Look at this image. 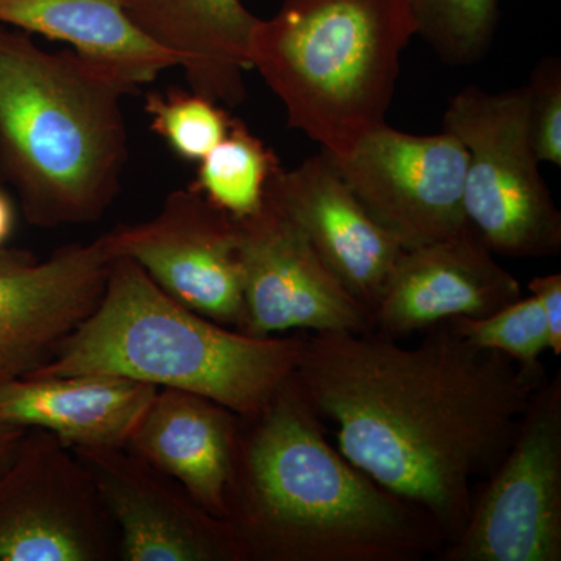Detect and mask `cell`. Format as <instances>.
Listing matches in <instances>:
<instances>
[{"instance_id":"obj_1","label":"cell","mask_w":561,"mask_h":561,"mask_svg":"<svg viewBox=\"0 0 561 561\" xmlns=\"http://www.w3.org/2000/svg\"><path fill=\"white\" fill-rule=\"evenodd\" d=\"M424 332L416 346L375 330L302 332L294 381L339 451L426 512L449 545L472 482L496 470L548 378L478 348L449 320Z\"/></svg>"},{"instance_id":"obj_2","label":"cell","mask_w":561,"mask_h":561,"mask_svg":"<svg viewBox=\"0 0 561 561\" xmlns=\"http://www.w3.org/2000/svg\"><path fill=\"white\" fill-rule=\"evenodd\" d=\"M227 507L243 561H421L446 545L426 512L331 445L294 376L239 416Z\"/></svg>"},{"instance_id":"obj_3","label":"cell","mask_w":561,"mask_h":561,"mask_svg":"<svg viewBox=\"0 0 561 561\" xmlns=\"http://www.w3.org/2000/svg\"><path fill=\"white\" fill-rule=\"evenodd\" d=\"M135 90L77 51L50 54L0 25V176L39 228L91 224L128 160L122 101Z\"/></svg>"},{"instance_id":"obj_4","label":"cell","mask_w":561,"mask_h":561,"mask_svg":"<svg viewBox=\"0 0 561 561\" xmlns=\"http://www.w3.org/2000/svg\"><path fill=\"white\" fill-rule=\"evenodd\" d=\"M301 350L302 332L253 337L224 327L173 300L136 262L114 257L94 311L28 376H122L247 416L290 381Z\"/></svg>"},{"instance_id":"obj_5","label":"cell","mask_w":561,"mask_h":561,"mask_svg":"<svg viewBox=\"0 0 561 561\" xmlns=\"http://www.w3.org/2000/svg\"><path fill=\"white\" fill-rule=\"evenodd\" d=\"M415 35L412 0H286L256 28L251 69L294 130L343 160L387 124L401 55Z\"/></svg>"},{"instance_id":"obj_6","label":"cell","mask_w":561,"mask_h":561,"mask_svg":"<svg viewBox=\"0 0 561 561\" xmlns=\"http://www.w3.org/2000/svg\"><path fill=\"white\" fill-rule=\"evenodd\" d=\"M527 88H463L443 131L467 150L465 216L494 254L541 260L560 253L561 214L542 179L529 128Z\"/></svg>"},{"instance_id":"obj_7","label":"cell","mask_w":561,"mask_h":561,"mask_svg":"<svg viewBox=\"0 0 561 561\" xmlns=\"http://www.w3.org/2000/svg\"><path fill=\"white\" fill-rule=\"evenodd\" d=\"M440 561H561V373L546 379L511 448Z\"/></svg>"},{"instance_id":"obj_8","label":"cell","mask_w":561,"mask_h":561,"mask_svg":"<svg viewBox=\"0 0 561 561\" xmlns=\"http://www.w3.org/2000/svg\"><path fill=\"white\" fill-rule=\"evenodd\" d=\"M113 526L72 449L27 430L0 471V561H106Z\"/></svg>"},{"instance_id":"obj_9","label":"cell","mask_w":561,"mask_h":561,"mask_svg":"<svg viewBox=\"0 0 561 561\" xmlns=\"http://www.w3.org/2000/svg\"><path fill=\"white\" fill-rule=\"evenodd\" d=\"M334 161L371 219L402 250L470 227L463 206L467 150L449 133L411 135L383 124Z\"/></svg>"},{"instance_id":"obj_10","label":"cell","mask_w":561,"mask_h":561,"mask_svg":"<svg viewBox=\"0 0 561 561\" xmlns=\"http://www.w3.org/2000/svg\"><path fill=\"white\" fill-rule=\"evenodd\" d=\"M241 264L243 324L253 337L279 332H365L371 313L321 260L300 228L264 197L234 219Z\"/></svg>"},{"instance_id":"obj_11","label":"cell","mask_w":561,"mask_h":561,"mask_svg":"<svg viewBox=\"0 0 561 561\" xmlns=\"http://www.w3.org/2000/svg\"><path fill=\"white\" fill-rule=\"evenodd\" d=\"M102 238L111 256L136 262L173 300L241 330L238 227L194 186L171 192L153 219L121 225Z\"/></svg>"},{"instance_id":"obj_12","label":"cell","mask_w":561,"mask_h":561,"mask_svg":"<svg viewBox=\"0 0 561 561\" xmlns=\"http://www.w3.org/2000/svg\"><path fill=\"white\" fill-rule=\"evenodd\" d=\"M113 260L102 236L44 261L0 249V389L54 359L101 301Z\"/></svg>"},{"instance_id":"obj_13","label":"cell","mask_w":561,"mask_h":561,"mask_svg":"<svg viewBox=\"0 0 561 561\" xmlns=\"http://www.w3.org/2000/svg\"><path fill=\"white\" fill-rule=\"evenodd\" d=\"M90 472L125 561H243L231 524L127 448H70Z\"/></svg>"},{"instance_id":"obj_14","label":"cell","mask_w":561,"mask_h":561,"mask_svg":"<svg viewBox=\"0 0 561 561\" xmlns=\"http://www.w3.org/2000/svg\"><path fill=\"white\" fill-rule=\"evenodd\" d=\"M522 297L519 280L468 227L401 251L373 306V330L401 341L457 317L482 319Z\"/></svg>"},{"instance_id":"obj_15","label":"cell","mask_w":561,"mask_h":561,"mask_svg":"<svg viewBox=\"0 0 561 561\" xmlns=\"http://www.w3.org/2000/svg\"><path fill=\"white\" fill-rule=\"evenodd\" d=\"M265 197L300 228L321 260L371 313L402 249L357 201L334 158L321 150L291 171L279 168Z\"/></svg>"},{"instance_id":"obj_16","label":"cell","mask_w":561,"mask_h":561,"mask_svg":"<svg viewBox=\"0 0 561 561\" xmlns=\"http://www.w3.org/2000/svg\"><path fill=\"white\" fill-rule=\"evenodd\" d=\"M239 415L219 402L160 389L127 448L179 482L210 515L227 519Z\"/></svg>"},{"instance_id":"obj_17","label":"cell","mask_w":561,"mask_h":561,"mask_svg":"<svg viewBox=\"0 0 561 561\" xmlns=\"http://www.w3.org/2000/svg\"><path fill=\"white\" fill-rule=\"evenodd\" d=\"M128 14L179 60L191 91L219 105H241L262 21L241 0H130Z\"/></svg>"},{"instance_id":"obj_18","label":"cell","mask_w":561,"mask_h":561,"mask_svg":"<svg viewBox=\"0 0 561 561\" xmlns=\"http://www.w3.org/2000/svg\"><path fill=\"white\" fill-rule=\"evenodd\" d=\"M160 387L114 375L22 378L0 389V421L69 448H127Z\"/></svg>"},{"instance_id":"obj_19","label":"cell","mask_w":561,"mask_h":561,"mask_svg":"<svg viewBox=\"0 0 561 561\" xmlns=\"http://www.w3.org/2000/svg\"><path fill=\"white\" fill-rule=\"evenodd\" d=\"M130 0H0V25L62 41L138 91L179 60L136 27Z\"/></svg>"},{"instance_id":"obj_20","label":"cell","mask_w":561,"mask_h":561,"mask_svg":"<svg viewBox=\"0 0 561 561\" xmlns=\"http://www.w3.org/2000/svg\"><path fill=\"white\" fill-rule=\"evenodd\" d=\"M278 158L241 121L201 161L192 186L232 219L251 216L264 203Z\"/></svg>"},{"instance_id":"obj_21","label":"cell","mask_w":561,"mask_h":561,"mask_svg":"<svg viewBox=\"0 0 561 561\" xmlns=\"http://www.w3.org/2000/svg\"><path fill=\"white\" fill-rule=\"evenodd\" d=\"M416 35L442 61L470 66L490 49L497 21V0H412Z\"/></svg>"},{"instance_id":"obj_22","label":"cell","mask_w":561,"mask_h":561,"mask_svg":"<svg viewBox=\"0 0 561 561\" xmlns=\"http://www.w3.org/2000/svg\"><path fill=\"white\" fill-rule=\"evenodd\" d=\"M151 130L186 161H202L230 131L232 119L219 103L197 92L149 94Z\"/></svg>"},{"instance_id":"obj_23","label":"cell","mask_w":561,"mask_h":561,"mask_svg":"<svg viewBox=\"0 0 561 561\" xmlns=\"http://www.w3.org/2000/svg\"><path fill=\"white\" fill-rule=\"evenodd\" d=\"M449 321L478 348L504 354L523 370L545 373L541 356L549 350L548 327L537 298L531 295L482 319L457 317Z\"/></svg>"},{"instance_id":"obj_24","label":"cell","mask_w":561,"mask_h":561,"mask_svg":"<svg viewBox=\"0 0 561 561\" xmlns=\"http://www.w3.org/2000/svg\"><path fill=\"white\" fill-rule=\"evenodd\" d=\"M529 128L540 162L561 165V62L549 57L535 68L527 84Z\"/></svg>"},{"instance_id":"obj_25","label":"cell","mask_w":561,"mask_h":561,"mask_svg":"<svg viewBox=\"0 0 561 561\" xmlns=\"http://www.w3.org/2000/svg\"><path fill=\"white\" fill-rule=\"evenodd\" d=\"M531 297L537 298L548 327L549 351L561 356V275L537 276L529 283Z\"/></svg>"},{"instance_id":"obj_26","label":"cell","mask_w":561,"mask_h":561,"mask_svg":"<svg viewBox=\"0 0 561 561\" xmlns=\"http://www.w3.org/2000/svg\"><path fill=\"white\" fill-rule=\"evenodd\" d=\"M25 432H27L25 427L0 421V471L13 459Z\"/></svg>"},{"instance_id":"obj_27","label":"cell","mask_w":561,"mask_h":561,"mask_svg":"<svg viewBox=\"0 0 561 561\" xmlns=\"http://www.w3.org/2000/svg\"><path fill=\"white\" fill-rule=\"evenodd\" d=\"M16 224V210H14L13 202L9 195L0 190V249L5 247Z\"/></svg>"}]
</instances>
